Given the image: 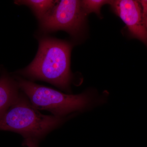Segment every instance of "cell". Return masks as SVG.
Returning a JSON list of instances; mask_svg holds the SVG:
<instances>
[{
    "label": "cell",
    "mask_w": 147,
    "mask_h": 147,
    "mask_svg": "<svg viewBox=\"0 0 147 147\" xmlns=\"http://www.w3.org/2000/svg\"><path fill=\"white\" fill-rule=\"evenodd\" d=\"M38 51L27 67L13 74L30 81H44L69 92L72 79L70 69L72 45L67 41L42 37L38 40Z\"/></svg>",
    "instance_id": "6da1fadb"
},
{
    "label": "cell",
    "mask_w": 147,
    "mask_h": 147,
    "mask_svg": "<svg viewBox=\"0 0 147 147\" xmlns=\"http://www.w3.org/2000/svg\"><path fill=\"white\" fill-rule=\"evenodd\" d=\"M65 120L64 117L41 114L21 91L16 100L0 117V130L13 131L24 139L39 142Z\"/></svg>",
    "instance_id": "7a4b0ae2"
},
{
    "label": "cell",
    "mask_w": 147,
    "mask_h": 147,
    "mask_svg": "<svg viewBox=\"0 0 147 147\" xmlns=\"http://www.w3.org/2000/svg\"><path fill=\"white\" fill-rule=\"evenodd\" d=\"M20 90L26 96L32 105L38 110H46L59 117L77 111H82L92 103L89 93L73 95L38 85L16 74H12Z\"/></svg>",
    "instance_id": "3957f363"
},
{
    "label": "cell",
    "mask_w": 147,
    "mask_h": 147,
    "mask_svg": "<svg viewBox=\"0 0 147 147\" xmlns=\"http://www.w3.org/2000/svg\"><path fill=\"white\" fill-rule=\"evenodd\" d=\"M86 15L81 1H57L52 9L39 22L40 30L44 33L63 30L78 37L85 27Z\"/></svg>",
    "instance_id": "277c9868"
},
{
    "label": "cell",
    "mask_w": 147,
    "mask_h": 147,
    "mask_svg": "<svg viewBox=\"0 0 147 147\" xmlns=\"http://www.w3.org/2000/svg\"><path fill=\"white\" fill-rule=\"evenodd\" d=\"M109 4L113 11L126 25L131 36L147 46V31L139 1H110Z\"/></svg>",
    "instance_id": "5b68a950"
},
{
    "label": "cell",
    "mask_w": 147,
    "mask_h": 147,
    "mask_svg": "<svg viewBox=\"0 0 147 147\" xmlns=\"http://www.w3.org/2000/svg\"><path fill=\"white\" fill-rule=\"evenodd\" d=\"M20 92L18 83L12 74L0 68V117L16 100Z\"/></svg>",
    "instance_id": "8992f818"
},
{
    "label": "cell",
    "mask_w": 147,
    "mask_h": 147,
    "mask_svg": "<svg viewBox=\"0 0 147 147\" xmlns=\"http://www.w3.org/2000/svg\"><path fill=\"white\" fill-rule=\"evenodd\" d=\"M57 1L53 0H18L14 1V3L17 5L28 7L40 21L52 9Z\"/></svg>",
    "instance_id": "52a82bcc"
},
{
    "label": "cell",
    "mask_w": 147,
    "mask_h": 147,
    "mask_svg": "<svg viewBox=\"0 0 147 147\" xmlns=\"http://www.w3.org/2000/svg\"><path fill=\"white\" fill-rule=\"evenodd\" d=\"M110 1L105 0H84L81 1L82 8L86 16L94 13L100 16V9L102 6L110 3Z\"/></svg>",
    "instance_id": "ba28073f"
},
{
    "label": "cell",
    "mask_w": 147,
    "mask_h": 147,
    "mask_svg": "<svg viewBox=\"0 0 147 147\" xmlns=\"http://www.w3.org/2000/svg\"><path fill=\"white\" fill-rule=\"evenodd\" d=\"M142 8V16L147 31V0L139 1Z\"/></svg>",
    "instance_id": "9c48e42d"
},
{
    "label": "cell",
    "mask_w": 147,
    "mask_h": 147,
    "mask_svg": "<svg viewBox=\"0 0 147 147\" xmlns=\"http://www.w3.org/2000/svg\"><path fill=\"white\" fill-rule=\"evenodd\" d=\"M38 142V141L32 139H24L23 145L27 147H39Z\"/></svg>",
    "instance_id": "30bf717a"
}]
</instances>
